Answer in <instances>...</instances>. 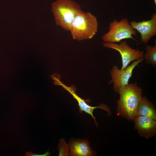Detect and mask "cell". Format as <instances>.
<instances>
[{"instance_id":"obj_1","label":"cell","mask_w":156,"mask_h":156,"mask_svg":"<svg viewBox=\"0 0 156 156\" xmlns=\"http://www.w3.org/2000/svg\"><path fill=\"white\" fill-rule=\"evenodd\" d=\"M142 90L136 83L120 87L117 92L120 96L117 102L118 114L128 120H134L142 97Z\"/></svg>"},{"instance_id":"obj_7","label":"cell","mask_w":156,"mask_h":156,"mask_svg":"<svg viewBox=\"0 0 156 156\" xmlns=\"http://www.w3.org/2000/svg\"><path fill=\"white\" fill-rule=\"evenodd\" d=\"M52 79L54 80L53 83L55 85H59L62 86L65 90L68 91L71 94L78 102L79 107V113H81L84 111L86 113L90 114L94 119L96 125H98L96 121L95 118L93 116V112L94 109L97 108L103 109L107 112L109 114L110 113L109 108L104 104H101L97 107H92L86 103L83 99L75 93L76 88L74 85H72L70 87L66 86L60 80V76L58 74H54L50 76Z\"/></svg>"},{"instance_id":"obj_15","label":"cell","mask_w":156,"mask_h":156,"mask_svg":"<svg viewBox=\"0 0 156 156\" xmlns=\"http://www.w3.org/2000/svg\"><path fill=\"white\" fill-rule=\"evenodd\" d=\"M154 1V2L155 3V4H156V0H153Z\"/></svg>"},{"instance_id":"obj_8","label":"cell","mask_w":156,"mask_h":156,"mask_svg":"<svg viewBox=\"0 0 156 156\" xmlns=\"http://www.w3.org/2000/svg\"><path fill=\"white\" fill-rule=\"evenodd\" d=\"M151 17V19L148 21L130 22L132 28L140 33V41L142 43H147L156 35V13H154Z\"/></svg>"},{"instance_id":"obj_10","label":"cell","mask_w":156,"mask_h":156,"mask_svg":"<svg viewBox=\"0 0 156 156\" xmlns=\"http://www.w3.org/2000/svg\"><path fill=\"white\" fill-rule=\"evenodd\" d=\"M69 155L72 156H96V153L91 148L87 139L72 138L68 144Z\"/></svg>"},{"instance_id":"obj_9","label":"cell","mask_w":156,"mask_h":156,"mask_svg":"<svg viewBox=\"0 0 156 156\" xmlns=\"http://www.w3.org/2000/svg\"><path fill=\"white\" fill-rule=\"evenodd\" d=\"M135 128L141 136L148 139L155 136L156 133V121L151 118L137 116L134 119Z\"/></svg>"},{"instance_id":"obj_5","label":"cell","mask_w":156,"mask_h":156,"mask_svg":"<svg viewBox=\"0 0 156 156\" xmlns=\"http://www.w3.org/2000/svg\"><path fill=\"white\" fill-rule=\"evenodd\" d=\"M103 45L105 47L115 50L120 53L122 60L121 70L125 68L131 62L138 60L144 57L143 51L131 48L125 41H121L119 44L104 42Z\"/></svg>"},{"instance_id":"obj_6","label":"cell","mask_w":156,"mask_h":156,"mask_svg":"<svg viewBox=\"0 0 156 156\" xmlns=\"http://www.w3.org/2000/svg\"><path fill=\"white\" fill-rule=\"evenodd\" d=\"M144 60V57L138 60L133 61L124 69H119L116 65L113 66L110 71L111 80L109 84H113V88L117 92L121 87L127 85L129 79L131 77L134 68Z\"/></svg>"},{"instance_id":"obj_14","label":"cell","mask_w":156,"mask_h":156,"mask_svg":"<svg viewBox=\"0 0 156 156\" xmlns=\"http://www.w3.org/2000/svg\"><path fill=\"white\" fill-rule=\"evenodd\" d=\"M50 148L49 150L44 154L42 155H38L37 154H34L32 152H26L25 156H49L51 153L52 152H49V151Z\"/></svg>"},{"instance_id":"obj_3","label":"cell","mask_w":156,"mask_h":156,"mask_svg":"<svg viewBox=\"0 0 156 156\" xmlns=\"http://www.w3.org/2000/svg\"><path fill=\"white\" fill-rule=\"evenodd\" d=\"M81 10L80 5L72 0H57L52 5L56 25L69 31L75 15Z\"/></svg>"},{"instance_id":"obj_11","label":"cell","mask_w":156,"mask_h":156,"mask_svg":"<svg viewBox=\"0 0 156 156\" xmlns=\"http://www.w3.org/2000/svg\"><path fill=\"white\" fill-rule=\"evenodd\" d=\"M138 116H148L156 120L155 108L152 103L145 96H142L139 104L137 112Z\"/></svg>"},{"instance_id":"obj_2","label":"cell","mask_w":156,"mask_h":156,"mask_svg":"<svg viewBox=\"0 0 156 156\" xmlns=\"http://www.w3.org/2000/svg\"><path fill=\"white\" fill-rule=\"evenodd\" d=\"M98 29L97 17L90 12L81 10L75 15L70 31L73 38L79 41L92 38Z\"/></svg>"},{"instance_id":"obj_12","label":"cell","mask_w":156,"mask_h":156,"mask_svg":"<svg viewBox=\"0 0 156 156\" xmlns=\"http://www.w3.org/2000/svg\"><path fill=\"white\" fill-rule=\"evenodd\" d=\"M146 53L144 55V59L148 64L154 67H156V45H147L145 49Z\"/></svg>"},{"instance_id":"obj_13","label":"cell","mask_w":156,"mask_h":156,"mask_svg":"<svg viewBox=\"0 0 156 156\" xmlns=\"http://www.w3.org/2000/svg\"><path fill=\"white\" fill-rule=\"evenodd\" d=\"M59 151V156L69 155V148L68 144H67L64 139H60V141L58 147Z\"/></svg>"},{"instance_id":"obj_4","label":"cell","mask_w":156,"mask_h":156,"mask_svg":"<svg viewBox=\"0 0 156 156\" xmlns=\"http://www.w3.org/2000/svg\"><path fill=\"white\" fill-rule=\"evenodd\" d=\"M136 31L133 29L126 18H122L120 21L114 19L110 22L109 31L104 34L102 38L104 42H119L123 39L130 38L138 42L133 36H136Z\"/></svg>"}]
</instances>
